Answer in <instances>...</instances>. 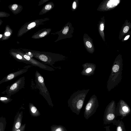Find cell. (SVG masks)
Listing matches in <instances>:
<instances>
[{
  "label": "cell",
  "mask_w": 131,
  "mask_h": 131,
  "mask_svg": "<svg viewBox=\"0 0 131 131\" xmlns=\"http://www.w3.org/2000/svg\"><path fill=\"white\" fill-rule=\"evenodd\" d=\"M83 91H78L74 93L69 99L68 107L72 111L79 115L84 105L86 95L83 96Z\"/></svg>",
  "instance_id": "cell-2"
},
{
  "label": "cell",
  "mask_w": 131,
  "mask_h": 131,
  "mask_svg": "<svg viewBox=\"0 0 131 131\" xmlns=\"http://www.w3.org/2000/svg\"><path fill=\"white\" fill-rule=\"evenodd\" d=\"M113 125L116 126V131H126L124 123L122 120H116Z\"/></svg>",
  "instance_id": "cell-13"
},
{
  "label": "cell",
  "mask_w": 131,
  "mask_h": 131,
  "mask_svg": "<svg viewBox=\"0 0 131 131\" xmlns=\"http://www.w3.org/2000/svg\"><path fill=\"white\" fill-rule=\"evenodd\" d=\"M30 52L32 53L33 58L45 65L52 66L56 62L64 61L66 59V56L59 54L35 51H31Z\"/></svg>",
  "instance_id": "cell-1"
},
{
  "label": "cell",
  "mask_w": 131,
  "mask_h": 131,
  "mask_svg": "<svg viewBox=\"0 0 131 131\" xmlns=\"http://www.w3.org/2000/svg\"><path fill=\"white\" fill-rule=\"evenodd\" d=\"M116 105L114 102H112L106 107L104 113L103 122L104 125L113 124L116 120Z\"/></svg>",
  "instance_id": "cell-4"
},
{
  "label": "cell",
  "mask_w": 131,
  "mask_h": 131,
  "mask_svg": "<svg viewBox=\"0 0 131 131\" xmlns=\"http://www.w3.org/2000/svg\"><path fill=\"white\" fill-rule=\"evenodd\" d=\"M87 46L89 48H91L92 47V45L90 42L89 41H87L86 42Z\"/></svg>",
  "instance_id": "cell-22"
},
{
  "label": "cell",
  "mask_w": 131,
  "mask_h": 131,
  "mask_svg": "<svg viewBox=\"0 0 131 131\" xmlns=\"http://www.w3.org/2000/svg\"><path fill=\"white\" fill-rule=\"evenodd\" d=\"M129 29V27L128 26H126L123 29L124 32L125 33H127Z\"/></svg>",
  "instance_id": "cell-18"
},
{
  "label": "cell",
  "mask_w": 131,
  "mask_h": 131,
  "mask_svg": "<svg viewBox=\"0 0 131 131\" xmlns=\"http://www.w3.org/2000/svg\"><path fill=\"white\" fill-rule=\"evenodd\" d=\"M130 37V35H127V36H126L125 38L124 39L125 40H128V39Z\"/></svg>",
  "instance_id": "cell-28"
},
{
  "label": "cell",
  "mask_w": 131,
  "mask_h": 131,
  "mask_svg": "<svg viewBox=\"0 0 131 131\" xmlns=\"http://www.w3.org/2000/svg\"><path fill=\"white\" fill-rule=\"evenodd\" d=\"M49 0H41L39 2L38 6H40L42 5H43L46 2H47L49 1Z\"/></svg>",
  "instance_id": "cell-17"
},
{
  "label": "cell",
  "mask_w": 131,
  "mask_h": 131,
  "mask_svg": "<svg viewBox=\"0 0 131 131\" xmlns=\"http://www.w3.org/2000/svg\"><path fill=\"white\" fill-rule=\"evenodd\" d=\"M98 106V102L96 99H90L85 107L84 117L87 120L89 119L96 112Z\"/></svg>",
  "instance_id": "cell-5"
},
{
  "label": "cell",
  "mask_w": 131,
  "mask_h": 131,
  "mask_svg": "<svg viewBox=\"0 0 131 131\" xmlns=\"http://www.w3.org/2000/svg\"><path fill=\"white\" fill-rule=\"evenodd\" d=\"M104 25L103 24H101L100 27V30L101 31H103L104 30Z\"/></svg>",
  "instance_id": "cell-24"
},
{
  "label": "cell",
  "mask_w": 131,
  "mask_h": 131,
  "mask_svg": "<svg viewBox=\"0 0 131 131\" xmlns=\"http://www.w3.org/2000/svg\"><path fill=\"white\" fill-rule=\"evenodd\" d=\"M29 108L30 114L31 116L36 117L41 115L40 112L33 104L30 103Z\"/></svg>",
  "instance_id": "cell-12"
},
{
  "label": "cell",
  "mask_w": 131,
  "mask_h": 131,
  "mask_svg": "<svg viewBox=\"0 0 131 131\" xmlns=\"http://www.w3.org/2000/svg\"><path fill=\"white\" fill-rule=\"evenodd\" d=\"M25 80V79L24 77L21 78L10 87L7 94L9 95H11L19 91L23 87Z\"/></svg>",
  "instance_id": "cell-8"
},
{
  "label": "cell",
  "mask_w": 131,
  "mask_h": 131,
  "mask_svg": "<svg viewBox=\"0 0 131 131\" xmlns=\"http://www.w3.org/2000/svg\"><path fill=\"white\" fill-rule=\"evenodd\" d=\"M27 71L26 69H22L16 72L10 74L6 77L5 79L3 81L2 83L11 80L14 78L22 75L23 73L26 72Z\"/></svg>",
  "instance_id": "cell-10"
},
{
  "label": "cell",
  "mask_w": 131,
  "mask_h": 131,
  "mask_svg": "<svg viewBox=\"0 0 131 131\" xmlns=\"http://www.w3.org/2000/svg\"><path fill=\"white\" fill-rule=\"evenodd\" d=\"M35 76L36 87L39 90L40 94L47 100L49 105L53 107L54 105L49 91L45 86L44 78L37 71L35 72Z\"/></svg>",
  "instance_id": "cell-3"
},
{
  "label": "cell",
  "mask_w": 131,
  "mask_h": 131,
  "mask_svg": "<svg viewBox=\"0 0 131 131\" xmlns=\"http://www.w3.org/2000/svg\"><path fill=\"white\" fill-rule=\"evenodd\" d=\"M51 31L52 29L50 28L42 29L35 33L31 38L36 39L44 37L50 34Z\"/></svg>",
  "instance_id": "cell-9"
},
{
  "label": "cell",
  "mask_w": 131,
  "mask_h": 131,
  "mask_svg": "<svg viewBox=\"0 0 131 131\" xmlns=\"http://www.w3.org/2000/svg\"><path fill=\"white\" fill-rule=\"evenodd\" d=\"M21 126V123L20 122H17L15 125V127L16 129H19L20 127Z\"/></svg>",
  "instance_id": "cell-20"
},
{
  "label": "cell",
  "mask_w": 131,
  "mask_h": 131,
  "mask_svg": "<svg viewBox=\"0 0 131 131\" xmlns=\"http://www.w3.org/2000/svg\"><path fill=\"white\" fill-rule=\"evenodd\" d=\"M119 69V66L118 65H115L113 67L112 71L113 72L116 73L118 72Z\"/></svg>",
  "instance_id": "cell-16"
},
{
  "label": "cell",
  "mask_w": 131,
  "mask_h": 131,
  "mask_svg": "<svg viewBox=\"0 0 131 131\" xmlns=\"http://www.w3.org/2000/svg\"><path fill=\"white\" fill-rule=\"evenodd\" d=\"M120 0H110L107 3V5L108 8H112L117 5L119 3Z\"/></svg>",
  "instance_id": "cell-15"
},
{
  "label": "cell",
  "mask_w": 131,
  "mask_h": 131,
  "mask_svg": "<svg viewBox=\"0 0 131 131\" xmlns=\"http://www.w3.org/2000/svg\"><path fill=\"white\" fill-rule=\"evenodd\" d=\"M117 116L121 117V119L130 114L131 110L130 107L125 102L123 101L120 102L116 108Z\"/></svg>",
  "instance_id": "cell-7"
},
{
  "label": "cell",
  "mask_w": 131,
  "mask_h": 131,
  "mask_svg": "<svg viewBox=\"0 0 131 131\" xmlns=\"http://www.w3.org/2000/svg\"><path fill=\"white\" fill-rule=\"evenodd\" d=\"M2 37V35L1 34H0V38H1Z\"/></svg>",
  "instance_id": "cell-29"
},
{
  "label": "cell",
  "mask_w": 131,
  "mask_h": 131,
  "mask_svg": "<svg viewBox=\"0 0 131 131\" xmlns=\"http://www.w3.org/2000/svg\"><path fill=\"white\" fill-rule=\"evenodd\" d=\"M51 129V131H68L65 127L61 125H52Z\"/></svg>",
  "instance_id": "cell-14"
},
{
  "label": "cell",
  "mask_w": 131,
  "mask_h": 131,
  "mask_svg": "<svg viewBox=\"0 0 131 131\" xmlns=\"http://www.w3.org/2000/svg\"><path fill=\"white\" fill-rule=\"evenodd\" d=\"M77 7V3L75 1H74L73 3L72 6V9L73 10H75Z\"/></svg>",
  "instance_id": "cell-19"
},
{
  "label": "cell",
  "mask_w": 131,
  "mask_h": 131,
  "mask_svg": "<svg viewBox=\"0 0 131 131\" xmlns=\"http://www.w3.org/2000/svg\"><path fill=\"white\" fill-rule=\"evenodd\" d=\"M18 7L17 5L16 4L13 5L12 7V8L13 10H16Z\"/></svg>",
  "instance_id": "cell-21"
},
{
  "label": "cell",
  "mask_w": 131,
  "mask_h": 131,
  "mask_svg": "<svg viewBox=\"0 0 131 131\" xmlns=\"http://www.w3.org/2000/svg\"><path fill=\"white\" fill-rule=\"evenodd\" d=\"M92 69L90 68H87L86 70V73H89L91 72L92 71Z\"/></svg>",
  "instance_id": "cell-25"
},
{
  "label": "cell",
  "mask_w": 131,
  "mask_h": 131,
  "mask_svg": "<svg viewBox=\"0 0 131 131\" xmlns=\"http://www.w3.org/2000/svg\"><path fill=\"white\" fill-rule=\"evenodd\" d=\"M10 33L9 31L6 32L5 33V35L6 36L8 37L10 36Z\"/></svg>",
  "instance_id": "cell-26"
},
{
  "label": "cell",
  "mask_w": 131,
  "mask_h": 131,
  "mask_svg": "<svg viewBox=\"0 0 131 131\" xmlns=\"http://www.w3.org/2000/svg\"><path fill=\"white\" fill-rule=\"evenodd\" d=\"M55 5L53 2H49L43 7L41 10L39 15H42L48 12L54 8Z\"/></svg>",
  "instance_id": "cell-11"
},
{
  "label": "cell",
  "mask_w": 131,
  "mask_h": 131,
  "mask_svg": "<svg viewBox=\"0 0 131 131\" xmlns=\"http://www.w3.org/2000/svg\"><path fill=\"white\" fill-rule=\"evenodd\" d=\"M110 126H109L104 127L106 131H110Z\"/></svg>",
  "instance_id": "cell-27"
},
{
  "label": "cell",
  "mask_w": 131,
  "mask_h": 131,
  "mask_svg": "<svg viewBox=\"0 0 131 131\" xmlns=\"http://www.w3.org/2000/svg\"><path fill=\"white\" fill-rule=\"evenodd\" d=\"M9 99L8 98L5 97H1L0 98V100L2 101H5V100H8Z\"/></svg>",
  "instance_id": "cell-23"
},
{
  "label": "cell",
  "mask_w": 131,
  "mask_h": 131,
  "mask_svg": "<svg viewBox=\"0 0 131 131\" xmlns=\"http://www.w3.org/2000/svg\"><path fill=\"white\" fill-rule=\"evenodd\" d=\"M16 131H21V130L20 129H18V130H17Z\"/></svg>",
  "instance_id": "cell-30"
},
{
  "label": "cell",
  "mask_w": 131,
  "mask_h": 131,
  "mask_svg": "<svg viewBox=\"0 0 131 131\" xmlns=\"http://www.w3.org/2000/svg\"><path fill=\"white\" fill-rule=\"evenodd\" d=\"M71 24L69 22L66 24L61 30L51 33V34H58V35L57 39L55 42H57L60 40L70 38L71 35Z\"/></svg>",
  "instance_id": "cell-6"
}]
</instances>
